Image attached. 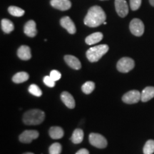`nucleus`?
Returning <instances> with one entry per match:
<instances>
[{
	"label": "nucleus",
	"instance_id": "aec40b11",
	"mask_svg": "<svg viewBox=\"0 0 154 154\" xmlns=\"http://www.w3.org/2000/svg\"><path fill=\"white\" fill-rule=\"evenodd\" d=\"M84 139V131L80 128H76L73 133L71 140L75 144H79L82 143Z\"/></svg>",
	"mask_w": 154,
	"mask_h": 154
},
{
	"label": "nucleus",
	"instance_id": "a878e982",
	"mask_svg": "<svg viewBox=\"0 0 154 154\" xmlns=\"http://www.w3.org/2000/svg\"><path fill=\"white\" fill-rule=\"evenodd\" d=\"M49 154H60L61 153V145L59 143H52L49 149Z\"/></svg>",
	"mask_w": 154,
	"mask_h": 154
},
{
	"label": "nucleus",
	"instance_id": "ddd939ff",
	"mask_svg": "<svg viewBox=\"0 0 154 154\" xmlns=\"http://www.w3.org/2000/svg\"><path fill=\"white\" fill-rule=\"evenodd\" d=\"M17 56L22 60H29L32 58V53H31L30 48L26 45L21 46L17 50Z\"/></svg>",
	"mask_w": 154,
	"mask_h": 154
},
{
	"label": "nucleus",
	"instance_id": "bb28decb",
	"mask_svg": "<svg viewBox=\"0 0 154 154\" xmlns=\"http://www.w3.org/2000/svg\"><path fill=\"white\" fill-rule=\"evenodd\" d=\"M142 0H130V7L133 11H136L140 8Z\"/></svg>",
	"mask_w": 154,
	"mask_h": 154
},
{
	"label": "nucleus",
	"instance_id": "5701e85b",
	"mask_svg": "<svg viewBox=\"0 0 154 154\" xmlns=\"http://www.w3.org/2000/svg\"><path fill=\"white\" fill-rule=\"evenodd\" d=\"M94 88H95V84L93 82H91V81H88V82L84 83L82 87L83 92L86 94H91L94 90Z\"/></svg>",
	"mask_w": 154,
	"mask_h": 154
},
{
	"label": "nucleus",
	"instance_id": "1a4fd4ad",
	"mask_svg": "<svg viewBox=\"0 0 154 154\" xmlns=\"http://www.w3.org/2000/svg\"><path fill=\"white\" fill-rule=\"evenodd\" d=\"M115 8L119 17H125L128 14V6L126 0H115Z\"/></svg>",
	"mask_w": 154,
	"mask_h": 154
},
{
	"label": "nucleus",
	"instance_id": "c85d7f7f",
	"mask_svg": "<svg viewBox=\"0 0 154 154\" xmlns=\"http://www.w3.org/2000/svg\"><path fill=\"white\" fill-rule=\"evenodd\" d=\"M49 76H51V78H52L55 81V82H57V81L60 79L61 77V73L59 72V71L52 70L51 72H50Z\"/></svg>",
	"mask_w": 154,
	"mask_h": 154
},
{
	"label": "nucleus",
	"instance_id": "f8f14e48",
	"mask_svg": "<svg viewBox=\"0 0 154 154\" xmlns=\"http://www.w3.org/2000/svg\"><path fill=\"white\" fill-rule=\"evenodd\" d=\"M24 32L29 37H34L37 34L36 23L34 20H29L26 23L24 27Z\"/></svg>",
	"mask_w": 154,
	"mask_h": 154
},
{
	"label": "nucleus",
	"instance_id": "473e14b6",
	"mask_svg": "<svg viewBox=\"0 0 154 154\" xmlns=\"http://www.w3.org/2000/svg\"><path fill=\"white\" fill-rule=\"evenodd\" d=\"M103 24H106V22H103Z\"/></svg>",
	"mask_w": 154,
	"mask_h": 154
},
{
	"label": "nucleus",
	"instance_id": "b1692460",
	"mask_svg": "<svg viewBox=\"0 0 154 154\" xmlns=\"http://www.w3.org/2000/svg\"><path fill=\"white\" fill-rule=\"evenodd\" d=\"M154 153V140H149L143 147L144 154H152Z\"/></svg>",
	"mask_w": 154,
	"mask_h": 154
},
{
	"label": "nucleus",
	"instance_id": "c756f323",
	"mask_svg": "<svg viewBox=\"0 0 154 154\" xmlns=\"http://www.w3.org/2000/svg\"><path fill=\"white\" fill-rule=\"evenodd\" d=\"M76 154H89V152L87 149H82L79 151H78L76 153Z\"/></svg>",
	"mask_w": 154,
	"mask_h": 154
},
{
	"label": "nucleus",
	"instance_id": "2f4dec72",
	"mask_svg": "<svg viewBox=\"0 0 154 154\" xmlns=\"http://www.w3.org/2000/svg\"><path fill=\"white\" fill-rule=\"evenodd\" d=\"M24 154H34V153H29H29H25Z\"/></svg>",
	"mask_w": 154,
	"mask_h": 154
},
{
	"label": "nucleus",
	"instance_id": "423d86ee",
	"mask_svg": "<svg viewBox=\"0 0 154 154\" xmlns=\"http://www.w3.org/2000/svg\"><path fill=\"white\" fill-rule=\"evenodd\" d=\"M129 29L131 32L134 36H140L144 33V24L143 22L139 19L135 18L130 22Z\"/></svg>",
	"mask_w": 154,
	"mask_h": 154
},
{
	"label": "nucleus",
	"instance_id": "393cba45",
	"mask_svg": "<svg viewBox=\"0 0 154 154\" xmlns=\"http://www.w3.org/2000/svg\"><path fill=\"white\" fill-rule=\"evenodd\" d=\"M28 90L30 94H32V95L35 96H37V97H39V96L42 95V90L36 84H32V85H30Z\"/></svg>",
	"mask_w": 154,
	"mask_h": 154
},
{
	"label": "nucleus",
	"instance_id": "6ab92c4d",
	"mask_svg": "<svg viewBox=\"0 0 154 154\" xmlns=\"http://www.w3.org/2000/svg\"><path fill=\"white\" fill-rule=\"evenodd\" d=\"M2 29L5 33L9 34L14 29V25L11 21L7 19H3L1 21Z\"/></svg>",
	"mask_w": 154,
	"mask_h": 154
},
{
	"label": "nucleus",
	"instance_id": "7c9ffc66",
	"mask_svg": "<svg viewBox=\"0 0 154 154\" xmlns=\"http://www.w3.org/2000/svg\"><path fill=\"white\" fill-rule=\"evenodd\" d=\"M149 2H150V4H151V6L154 7V0H149Z\"/></svg>",
	"mask_w": 154,
	"mask_h": 154
},
{
	"label": "nucleus",
	"instance_id": "cd10ccee",
	"mask_svg": "<svg viewBox=\"0 0 154 154\" xmlns=\"http://www.w3.org/2000/svg\"><path fill=\"white\" fill-rule=\"evenodd\" d=\"M44 83L49 87H54L55 86V81L50 76H46L44 78Z\"/></svg>",
	"mask_w": 154,
	"mask_h": 154
},
{
	"label": "nucleus",
	"instance_id": "20e7f679",
	"mask_svg": "<svg viewBox=\"0 0 154 154\" xmlns=\"http://www.w3.org/2000/svg\"><path fill=\"white\" fill-rule=\"evenodd\" d=\"M135 66V62L131 58L123 57L117 63L116 67L119 72L127 73L131 71Z\"/></svg>",
	"mask_w": 154,
	"mask_h": 154
},
{
	"label": "nucleus",
	"instance_id": "9b49d317",
	"mask_svg": "<svg viewBox=\"0 0 154 154\" xmlns=\"http://www.w3.org/2000/svg\"><path fill=\"white\" fill-rule=\"evenodd\" d=\"M50 5L54 8L61 11L68 10L72 7L70 0H51Z\"/></svg>",
	"mask_w": 154,
	"mask_h": 154
},
{
	"label": "nucleus",
	"instance_id": "9d476101",
	"mask_svg": "<svg viewBox=\"0 0 154 154\" xmlns=\"http://www.w3.org/2000/svg\"><path fill=\"white\" fill-rule=\"evenodd\" d=\"M60 24L63 28H64L69 34H74L76 33V28L74 23L69 17H63L61 19Z\"/></svg>",
	"mask_w": 154,
	"mask_h": 154
},
{
	"label": "nucleus",
	"instance_id": "2eb2a0df",
	"mask_svg": "<svg viewBox=\"0 0 154 154\" xmlns=\"http://www.w3.org/2000/svg\"><path fill=\"white\" fill-rule=\"evenodd\" d=\"M61 99L63 103L69 109H74L75 107V100L73 96L67 91H63L61 94Z\"/></svg>",
	"mask_w": 154,
	"mask_h": 154
},
{
	"label": "nucleus",
	"instance_id": "72a5a7b5",
	"mask_svg": "<svg viewBox=\"0 0 154 154\" xmlns=\"http://www.w3.org/2000/svg\"><path fill=\"white\" fill-rule=\"evenodd\" d=\"M101 1H104V0H101Z\"/></svg>",
	"mask_w": 154,
	"mask_h": 154
},
{
	"label": "nucleus",
	"instance_id": "f257e3e1",
	"mask_svg": "<svg viewBox=\"0 0 154 154\" xmlns=\"http://www.w3.org/2000/svg\"><path fill=\"white\" fill-rule=\"evenodd\" d=\"M106 15L99 6H93L88 9L84 18V24L89 27H97L106 22Z\"/></svg>",
	"mask_w": 154,
	"mask_h": 154
},
{
	"label": "nucleus",
	"instance_id": "f3484780",
	"mask_svg": "<svg viewBox=\"0 0 154 154\" xmlns=\"http://www.w3.org/2000/svg\"><path fill=\"white\" fill-rule=\"evenodd\" d=\"M154 97V87L147 86L141 92V101L143 102L149 101Z\"/></svg>",
	"mask_w": 154,
	"mask_h": 154
},
{
	"label": "nucleus",
	"instance_id": "6e6552de",
	"mask_svg": "<svg viewBox=\"0 0 154 154\" xmlns=\"http://www.w3.org/2000/svg\"><path fill=\"white\" fill-rule=\"evenodd\" d=\"M38 132L35 130H26L24 131L19 136V139L22 143H29L33 140L36 139L38 137Z\"/></svg>",
	"mask_w": 154,
	"mask_h": 154
},
{
	"label": "nucleus",
	"instance_id": "4468645a",
	"mask_svg": "<svg viewBox=\"0 0 154 154\" xmlns=\"http://www.w3.org/2000/svg\"><path fill=\"white\" fill-rule=\"evenodd\" d=\"M64 60L71 68L74 69L75 70H79L82 68V63L80 61L74 56L66 55L64 57Z\"/></svg>",
	"mask_w": 154,
	"mask_h": 154
},
{
	"label": "nucleus",
	"instance_id": "a211bd4d",
	"mask_svg": "<svg viewBox=\"0 0 154 154\" xmlns=\"http://www.w3.org/2000/svg\"><path fill=\"white\" fill-rule=\"evenodd\" d=\"M49 136L53 139H60L63 136V130L59 126H52L49 129Z\"/></svg>",
	"mask_w": 154,
	"mask_h": 154
},
{
	"label": "nucleus",
	"instance_id": "7ed1b4c3",
	"mask_svg": "<svg viewBox=\"0 0 154 154\" xmlns=\"http://www.w3.org/2000/svg\"><path fill=\"white\" fill-rule=\"evenodd\" d=\"M109 49V46L106 44H101L91 47L86 51V57L91 62H96L107 53Z\"/></svg>",
	"mask_w": 154,
	"mask_h": 154
},
{
	"label": "nucleus",
	"instance_id": "412c9836",
	"mask_svg": "<svg viewBox=\"0 0 154 154\" xmlns=\"http://www.w3.org/2000/svg\"><path fill=\"white\" fill-rule=\"evenodd\" d=\"M29 78V76L26 72H21L17 73L16 74L13 76L12 81L16 84H20V83H23L26 81H27Z\"/></svg>",
	"mask_w": 154,
	"mask_h": 154
},
{
	"label": "nucleus",
	"instance_id": "f03ea898",
	"mask_svg": "<svg viewBox=\"0 0 154 154\" xmlns=\"http://www.w3.org/2000/svg\"><path fill=\"white\" fill-rule=\"evenodd\" d=\"M45 119V113L39 109H32L26 111L23 116V121L26 125L42 124Z\"/></svg>",
	"mask_w": 154,
	"mask_h": 154
},
{
	"label": "nucleus",
	"instance_id": "0eeeda50",
	"mask_svg": "<svg viewBox=\"0 0 154 154\" xmlns=\"http://www.w3.org/2000/svg\"><path fill=\"white\" fill-rule=\"evenodd\" d=\"M140 99H141V93H140L137 90H132L127 92L122 97L123 101L128 104L138 103Z\"/></svg>",
	"mask_w": 154,
	"mask_h": 154
},
{
	"label": "nucleus",
	"instance_id": "dca6fc26",
	"mask_svg": "<svg viewBox=\"0 0 154 154\" xmlns=\"http://www.w3.org/2000/svg\"><path fill=\"white\" fill-rule=\"evenodd\" d=\"M103 38V34L101 32H95L90 35H88L86 38L85 42L88 45H93L96 43H99Z\"/></svg>",
	"mask_w": 154,
	"mask_h": 154
},
{
	"label": "nucleus",
	"instance_id": "4be33fe9",
	"mask_svg": "<svg viewBox=\"0 0 154 154\" xmlns=\"http://www.w3.org/2000/svg\"><path fill=\"white\" fill-rule=\"evenodd\" d=\"M8 11L11 15L17 17H22L25 12L24 10L19 8V7H16V6H10L8 8Z\"/></svg>",
	"mask_w": 154,
	"mask_h": 154
},
{
	"label": "nucleus",
	"instance_id": "39448f33",
	"mask_svg": "<svg viewBox=\"0 0 154 154\" xmlns=\"http://www.w3.org/2000/svg\"><path fill=\"white\" fill-rule=\"evenodd\" d=\"M89 142L92 146L98 149H104L107 146V140L101 134L91 133L89 135Z\"/></svg>",
	"mask_w": 154,
	"mask_h": 154
}]
</instances>
